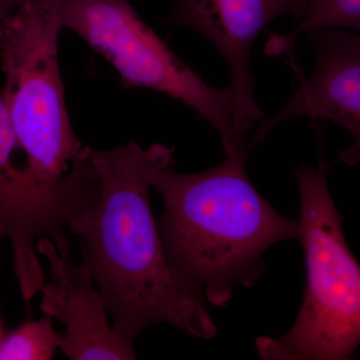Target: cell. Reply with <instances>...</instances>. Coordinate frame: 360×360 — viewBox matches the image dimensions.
I'll use <instances>...</instances> for the list:
<instances>
[{
  "label": "cell",
  "instance_id": "cell-5",
  "mask_svg": "<svg viewBox=\"0 0 360 360\" xmlns=\"http://www.w3.org/2000/svg\"><path fill=\"white\" fill-rule=\"evenodd\" d=\"M56 6L63 28L108 59L125 89L155 90L193 108L219 132L226 156L245 148L233 122L231 87L206 84L127 0H56Z\"/></svg>",
  "mask_w": 360,
  "mask_h": 360
},
{
  "label": "cell",
  "instance_id": "cell-8",
  "mask_svg": "<svg viewBox=\"0 0 360 360\" xmlns=\"http://www.w3.org/2000/svg\"><path fill=\"white\" fill-rule=\"evenodd\" d=\"M307 33L315 53L314 73L278 112L258 123L248 146H259L281 122L309 116L314 122L335 123L352 135L354 143L340 160L355 165L360 155V37L331 28Z\"/></svg>",
  "mask_w": 360,
  "mask_h": 360
},
{
  "label": "cell",
  "instance_id": "cell-7",
  "mask_svg": "<svg viewBox=\"0 0 360 360\" xmlns=\"http://www.w3.org/2000/svg\"><path fill=\"white\" fill-rule=\"evenodd\" d=\"M300 0H174L167 23L193 28L210 40L231 70L233 122L241 141L264 120L255 101L250 54L260 32L284 13L300 14Z\"/></svg>",
  "mask_w": 360,
  "mask_h": 360
},
{
  "label": "cell",
  "instance_id": "cell-4",
  "mask_svg": "<svg viewBox=\"0 0 360 360\" xmlns=\"http://www.w3.org/2000/svg\"><path fill=\"white\" fill-rule=\"evenodd\" d=\"M56 0H32L0 21L1 98L27 168L44 184L68 174L82 146L71 127L58 63Z\"/></svg>",
  "mask_w": 360,
  "mask_h": 360
},
{
  "label": "cell",
  "instance_id": "cell-12",
  "mask_svg": "<svg viewBox=\"0 0 360 360\" xmlns=\"http://www.w3.org/2000/svg\"><path fill=\"white\" fill-rule=\"evenodd\" d=\"M32 0H0V21L6 20L20 7Z\"/></svg>",
  "mask_w": 360,
  "mask_h": 360
},
{
  "label": "cell",
  "instance_id": "cell-1",
  "mask_svg": "<svg viewBox=\"0 0 360 360\" xmlns=\"http://www.w3.org/2000/svg\"><path fill=\"white\" fill-rule=\"evenodd\" d=\"M174 148L155 143L144 149L134 141L92 150L101 195L68 224L82 238L84 264L115 319L112 328L131 342L160 323L200 340L217 335L210 307L189 295L172 274L151 210V180L174 162Z\"/></svg>",
  "mask_w": 360,
  "mask_h": 360
},
{
  "label": "cell",
  "instance_id": "cell-9",
  "mask_svg": "<svg viewBox=\"0 0 360 360\" xmlns=\"http://www.w3.org/2000/svg\"><path fill=\"white\" fill-rule=\"evenodd\" d=\"M37 253L51 264V279L39 292L40 309L65 324L59 348L72 360L135 359L131 341L110 326L101 293L86 265H73L70 253L60 255L51 239L40 238Z\"/></svg>",
  "mask_w": 360,
  "mask_h": 360
},
{
  "label": "cell",
  "instance_id": "cell-10",
  "mask_svg": "<svg viewBox=\"0 0 360 360\" xmlns=\"http://www.w3.org/2000/svg\"><path fill=\"white\" fill-rule=\"evenodd\" d=\"M298 27L286 37L274 35L265 51L269 56H281L290 51L296 37L321 28L360 30V0H300Z\"/></svg>",
  "mask_w": 360,
  "mask_h": 360
},
{
  "label": "cell",
  "instance_id": "cell-6",
  "mask_svg": "<svg viewBox=\"0 0 360 360\" xmlns=\"http://www.w3.org/2000/svg\"><path fill=\"white\" fill-rule=\"evenodd\" d=\"M18 148L11 118L0 96V229L11 240L13 266L25 302L37 295L45 276L35 240L51 239L60 255L70 253L66 227L77 213L96 205L101 181L92 163V149L82 148L71 169L58 181L44 184L27 167H18Z\"/></svg>",
  "mask_w": 360,
  "mask_h": 360
},
{
  "label": "cell",
  "instance_id": "cell-11",
  "mask_svg": "<svg viewBox=\"0 0 360 360\" xmlns=\"http://www.w3.org/2000/svg\"><path fill=\"white\" fill-rule=\"evenodd\" d=\"M63 335L54 330L52 319L25 321L0 340V360H49L59 348Z\"/></svg>",
  "mask_w": 360,
  "mask_h": 360
},
{
  "label": "cell",
  "instance_id": "cell-3",
  "mask_svg": "<svg viewBox=\"0 0 360 360\" xmlns=\"http://www.w3.org/2000/svg\"><path fill=\"white\" fill-rule=\"evenodd\" d=\"M295 169L300 206L298 240L307 266V290L295 326L279 338H259L269 360H347L360 342V267L343 234V217L328 191L326 162Z\"/></svg>",
  "mask_w": 360,
  "mask_h": 360
},
{
  "label": "cell",
  "instance_id": "cell-2",
  "mask_svg": "<svg viewBox=\"0 0 360 360\" xmlns=\"http://www.w3.org/2000/svg\"><path fill=\"white\" fill-rule=\"evenodd\" d=\"M250 150L248 144L196 174H179L169 163L151 180L163 200L156 224L167 264L184 290L208 307H226L236 288L255 285L265 251L297 239V219L277 212L251 184Z\"/></svg>",
  "mask_w": 360,
  "mask_h": 360
},
{
  "label": "cell",
  "instance_id": "cell-13",
  "mask_svg": "<svg viewBox=\"0 0 360 360\" xmlns=\"http://www.w3.org/2000/svg\"><path fill=\"white\" fill-rule=\"evenodd\" d=\"M4 238V234H2L1 229H0V241H1V238ZM4 328H2L1 321H0V340H1L2 336H4Z\"/></svg>",
  "mask_w": 360,
  "mask_h": 360
}]
</instances>
